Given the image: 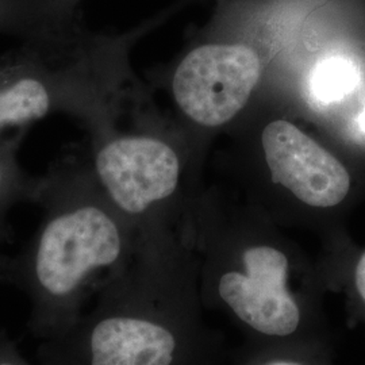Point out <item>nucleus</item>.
I'll list each match as a JSON object with an SVG mask.
<instances>
[{
	"label": "nucleus",
	"mask_w": 365,
	"mask_h": 365,
	"mask_svg": "<svg viewBox=\"0 0 365 365\" xmlns=\"http://www.w3.org/2000/svg\"><path fill=\"white\" fill-rule=\"evenodd\" d=\"M103 190L78 152L60 157L38 178L34 200L43 215L26 247L9 260L4 279L26 292L33 327L51 339L71 327L92 276L123 253L117 220Z\"/></svg>",
	"instance_id": "nucleus-1"
},
{
	"label": "nucleus",
	"mask_w": 365,
	"mask_h": 365,
	"mask_svg": "<svg viewBox=\"0 0 365 365\" xmlns=\"http://www.w3.org/2000/svg\"><path fill=\"white\" fill-rule=\"evenodd\" d=\"M0 54V135L68 115L98 123L106 86V48L78 25L56 21Z\"/></svg>",
	"instance_id": "nucleus-2"
},
{
	"label": "nucleus",
	"mask_w": 365,
	"mask_h": 365,
	"mask_svg": "<svg viewBox=\"0 0 365 365\" xmlns=\"http://www.w3.org/2000/svg\"><path fill=\"white\" fill-rule=\"evenodd\" d=\"M260 78V60L245 45H206L188 53L175 71L172 91L185 115L220 126L247 105Z\"/></svg>",
	"instance_id": "nucleus-3"
},
{
	"label": "nucleus",
	"mask_w": 365,
	"mask_h": 365,
	"mask_svg": "<svg viewBox=\"0 0 365 365\" xmlns=\"http://www.w3.org/2000/svg\"><path fill=\"white\" fill-rule=\"evenodd\" d=\"M90 164L110 203L131 217L168 199L180 175L179 157L170 145L145 134L98 141Z\"/></svg>",
	"instance_id": "nucleus-4"
},
{
	"label": "nucleus",
	"mask_w": 365,
	"mask_h": 365,
	"mask_svg": "<svg viewBox=\"0 0 365 365\" xmlns=\"http://www.w3.org/2000/svg\"><path fill=\"white\" fill-rule=\"evenodd\" d=\"M272 180L303 203L333 207L349 192L348 170L327 149L287 120L269 123L261 137Z\"/></svg>",
	"instance_id": "nucleus-5"
},
{
	"label": "nucleus",
	"mask_w": 365,
	"mask_h": 365,
	"mask_svg": "<svg viewBox=\"0 0 365 365\" xmlns=\"http://www.w3.org/2000/svg\"><path fill=\"white\" fill-rule=\"evenodd\" d=\"M244 262L247 274L222 276V299L241 321L262 334L286 337L297 331L300 312L287 289V257L271 247H255L244 253Z\"/></svg>",
	"instance_id": "nucleus-6"
},
{
	"label": "nucleus",
	"mask_w": 365,
	"mask_h": 365,
	"mask_svg": "<svg viewBox=\"0 0 365 365\" xmlns=\"http://www.w3.org/2000/svg\"><path fill=\"white\" fill-rule=\"evenodd\" d=\"M24 131L14 137L0 135V242L10 238L9 214L19 203L34 200L38 178L29 176L21 167L16 152Z\"/></svg>",
	"instance_id": "nucleus-7"
},
{
	"label": "nucleus",
	"mask_w": 365,
	"mask_h": 365,
	"mask_svg": "<svg viewBox=\"0 0 365 365\" xmlns=\"http://www.w3.org/2000/svg\"><path fill=\"white\" fill-rule=\"evenodd\" d=\"M357 73L352 64L342 57H329L314 68L310 91L319 103H333L351 91Z\"/></svg>",
	"instance_id": "nucleus-8"
},
{
	"label": "nucleus",
	"mask_w": 365,
	"mask_h": 365,
	"mask_svg": "<svg viewBox=\"0 0 365 365\" xmlns=\"http://www.w3.org/2000/svg\"><path fill=\"white\" fill-rule=\"evenodd\" d=\"M43 13L42 0H0V33L25 37L46 24Z\"/></svg>",
	"instance_id": "nucleus-9"
},
{
	"label": "nucleus",
	"mask_w": 365,
	"mask_h": 365,
	"mask_svg": "<svg viewBox=\"0 0 365 365\" xmlns=\"http://www.w3.org/2000/svg\"><path fill=\"white\" fill-rule=\"evenodd\" d=\"M49 11L57 18H76L75 7L78 0H45Z\"/></svg>",
	"instance_id": "nucleus-10"
},
{
	"label": "nucleus",
	"mask_w": 365,
	"mask_h": 365,
	"mask_svg": "<svg viewBox=\"0 0 365 365\" xmlns=\"http://www.w3.org/2000/svg\"><path fill=\"white\" fill-rule=\"evenodd\" d=\"M0 365H30L21 357V354L10 345V342L0 339Z\"/></svg>",
	"instance_id": "nucleus-11"
},
{
	"label": "nucleus",
	"mask_w": 365,
	"mask_h": 365,
	"mask_svg": "<svg viewBox=\"0 0 365 365\" xmlns=\"http://www.w3.org/2000/svg\"><path fill=\"white\" fill-rule=\"evenodd\" d=\"M356 287L365 302V252L356 267Z\"/></svg>",
	"instance_id": "nucleus-12"
},
{
	"label": "nucleus",
	"mask_w": 365,
	"mask_h": 365,
	"mask_svg": "<svg viewBox=\"0 0 365 365\" xmlns=\"http://www.w3.org/2000/svg\"><path fill=\"white\" fill-rule=\"evenodd\" d=\"M9 257L0 256V277H4L6 272H7V267H9Z\"/></svg>",
	"instance_id": "nucleus-13"
},
{
	"label": "nucleus",
	"mask_w": 365,
	"mask_h": 365,
	"mask_svg": "<svg viewBox=\"0 0 365 365\" xmlns=\"http://www.w3.org/2000/svg\"><path fill=\"white\" fill-rule=\"evenodd\" d=\"M268 365H302L298 364V363H294V361H274V363H271V364Z\"/></svg>",
	"instance_id": "nucleus-14"
},
{
	"label": "nucleus",
	"mask_w": 365,
	"mask_h": 365,
	"mask_svg": "<svg viewBox=\"0 0 365 365\" xmlns=\"http://www.w3.org/2000/svg\"><path fill=\"white\" fill-rule=\"evenodd\" d=\"M360 125H361V129L365 131V108L364 111L361 113V118H360Z\"/></svg>",
	"instance_id": "nucleus-15"
}]
</instances>
